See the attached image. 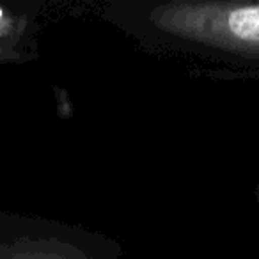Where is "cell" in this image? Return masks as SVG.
Wrapping results in <instances>:
<instances>
[{
  "label": "cell",
  "instance_id": "1",
  "mask_svg": "<svg viewBox=\"0 0 259 259\" xmlns=\"http://www.w3.org/2000/svg\"><path fill=\"white\" fill-rule=\"evenodd\" d=\"M101 18L153 54L211 62L222 78H259V2L121 0Z\"/></svg>",
  "mask_w": 259,
  "mask_h": 259
},
{
  "label": "cell",
  "instance_id": "2",
  "mask_svg": "<svg viewBox=\"0 0 259 259\" xmlns=\"http://www.w3.org/2000/svg\"><path fill=\"white\" fill-rule=\"evenodd\" d=\"M0 259H122V250L82 226L0 209Z\"/></svg>",
  "mask_w": 259,
  "mask_h": 259
},
{
  "label": "cell",
  "instance_id": "4",
  "mask_svg": "<svg viewBox=\"0 0 259 259\" xmlns=\"http://www.w3.org/2000/svg\"><path fill=\"white\" fill-rule=\"evenodd\" d=\"M255 195H257V204H259V183H257V190H255Z\"/></svg>",
  "mask_w": 259,
  "mask_h": 259
},
{
  "label": "cell",
  "instance_id": "3",
  "mask_svg": "<svg viewBox=\"0 0 259 259\" xmlns=\"http://www.w3.org/2000/svg\"><path fill=\"white\" fill-rule=\"evenodd\" d=\"M36 27L27 16H8L0 25V66L27 62L36 57Z\"/></svg>",
  "mask_w": 259,
  "mask_h": 259
}]
</instances>
